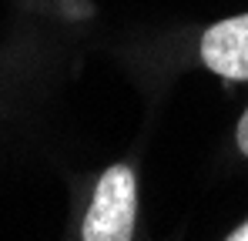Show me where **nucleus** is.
Returning <instances> with one entry per match:
<instances>
[{
  "label": "nucleus",
  "mask_w": 248,
  "mask_h": 241,
  "mask_svg": "<svg viewBox=\"0 0 248 241\" xmlns=\"http://www.w3.org/2000/svg\"><path fill=\"white\" fill-rule=\"evenodd\" d=\"M202 60L225 80H248V14L208 27L202 37Z\"/></svg>",
  "instance_id": "obj_2"
},
{
  "label": "nucleus",
  "mask_w": 248,
  "mask_h": 241,
  "mask_svg": "<svg viewBox=\"0 0 248 241\" xmlns=\"http://www.w3.org/2000/svg\"><path fill=\"white\" fill-rule=\"evenodd\" d=\"M228 241H248V221H245V225H238V228H232Z\"/></svg>",
  "instance_id": "obj_4"
},
{
  "label": "nucleus",
  "mask_w": 248,
  "mask_h": 241,
  "mask_svg": "<svg viewBox=\"0 0 248 241\" xmlns=\"http://www.w3.org/2000/svg\"><path fill=\"white\" fill-rule=\"evenodd\" d=\"M238 151L248 158V111L242 114V120H238Z\"/></svg>",
  "instance_id": "obj_3"
},
{
  "label": "nucleus",
  "mask_w": 248,
  "mask_h": 241,
  "mask_svg": "<svg viewBox=\"0 0 248 241\" xmlns=\"http://www.w3.org/2000/svg\"><path fill=\"white\" fill-rule=\"evenodd\" d=\"M134 214H138V184L134 171L127 164H114L101 174L94 198L84 218V241H127L134 235Z\"/></svg>",
  "instance_id": "obj_1"
}]
</instances>
